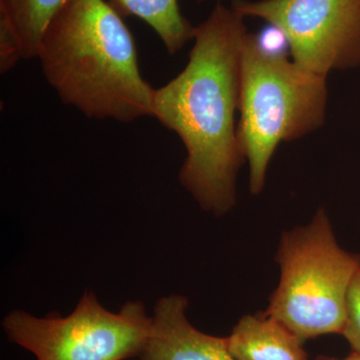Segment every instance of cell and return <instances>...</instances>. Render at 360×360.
<instances>
[{"instance_id": "6da1fadb", "label": "cell", "mask_w": 360, "mask_h": 360, "mask_svg": "<svg viewBox=\"0 0 360 360\" xmlns=\"http://www.w3.org/2000/svg\"><path fill=\"white\" fill-rule=\"evenodd\" d=\"M245 20L232 6L215 4L195 27L186 68L155 89L153 99V117L179 135L186 149L180 182L215 217L236 205V180L245 161L236 122L248 35Z\"/></svg>"}, {"instance_id": "7a4b0ae2", "label": "cell", "mask_w": 360, "mask_h": 360, "mask_svg": "<svg viewBox=\"0 0 360 360\" xmlns=\"http://www.w3.org/2000/svg\"><path fill=\"white\" fill-rule=\"evenodd\" d=\"M37 58L63 103L87 117L129 123L153 115L155 89L108 0H68L45 30Z\"/></svg>"}, {"instance_id": "3957f363", "label": "cell", "mask_w": 360, "mask_h": 360, "mask_svg": "<svg viewBox=\"0 0 360 360\" xmlns=\"http://www.w3.org/2000/svg\"><path fill=\"white\" fill-rule=\"evenodd\" d=\"M328 77L270 51L248 33L241 56L238 139L250 167V193L265 186L272 156L283 142L321 129L328 108Z\"/></svg>"}, {"instance_id": "277c9868", "label": "cell", "mask_w": 360, "mask_h": 360, "mask_svg": "<svg viewBox=\"0 0 360 360\" xmlns=\"http://www.w3.org/2000/svg\"><path fill=\"white\" fill-rule=\"evenodd\" d=\"M276 258L281 278L265 314L303 342L341 335L360 255L338 245L326 210L319 208L309 224L283 232Z\"/></svg>"}, {"instance_id": "5b68a950", "label": "cell", "mask_w": 360, "mask_h": 360, "mask_svg": "<svg viewBox=\"0 0 360 360\" xmlns=\"http://www.w3.org/2000/svg\"><path fill=\"white\" fill-rule=\"evenodd\" d=\"M2 326L8 340L37 360H124L141 355L151 317L141 302H127L115 314L86 292L68 316L35 317L15 310Z\"/></svg>"}, {"instance_id": "8992f818", "label": "cell", "mask_w": 360, "mask_h": 360, "mask_svg": "<svg viewBox=\"0 0 360 360\" xmlns=\"http://www.w3.org/2000/svg\"><path fill=\"white\" fill-rule=\"evenodd\" d=\"M232 7L266 21L310 72L328 77L360 65V0H233Z\"/></svg>"}, {"instance_id": "52a82bcc", "label": "cell", "mask_w": 360, "mask_h": 360, "mask_svg": "<svg viewBox=\"0 0 360 360\" xmlns=\"http://www.w3.org/2000/svg\"><path fill=\"white\" fill-rule=\"evenodd\" d=\"M187 298L172 295L156 303L141 360H236L226 338L201 333L186 317Z\"/></svg>"}, {"instance_id": "ba28073f", "label": "cell", "mask_w": 360, "mask_h": 360, "mask_svg": "<svg viewBox=\"0 0 360 360\" xmlns=\"http://www.w3.org/2000/svg\"><path fill=\"white\" fill-rule=\"evenodd\" d=\"M226 340L236 360H309L303 341L265 312L241 317Z\"/></svg>"}, {"instance_id": "9c48e42d", "label": "cell", "mask_w": 360, "mask_h": 360, "mask_svg": "<svg viewBox=\"0 0 360 360\" xmlns=\"http://www.w3.org/2000/svg\"><path fill=\"white\" fill-rule=\"evenodd\" d=\"M68 0H0V25L20 44L23 59L37 58L45 30Z\"/></svg>"}, {"instance_id": "30bf717a", "label": "cell", "mask_w": 360, "mask_h": 360, "mask_svg": "<svg viewBox=\"0 0 360 360\" xmlns=\"http://www.w3.org/2000/svg\"><path fill=\"white\" fill-rule=\"evenodd\" d=\"M122 16L148 23L168 53L175 54L193 39L195 27L180 11L179 0H108Z\"/></svg>"}, {"instance_id": "8fae6325", "label": "cell", "mask_w": 360, "mask_h": 360, "mask_svg": "<svg viewBox=\"0 0 360 360\" xmlns=\"http://www.w3.org/2000/svg\"><path fill=\"white\" fill-rule=\"evenodd\" d=\"M341 335L349 343L352 352L360 354V267L348 290L347 321Z\"/></svg>"}, {"instance_id": "7c38bea8", "label": "cell", "mask_w": 360, "mask_h": 360, "mask_svg": "<svg viewBox=\"0 0 360 360\" xmlns=\"http://www.w3.org/2000/svg\"><path fill=\"white\" fill-rule=\"evenodd\" d=\"M20 44L6 26L0 25V72H8L21 60Z\"/></svg>"}, {"instance_id": "4fadbf2b", "label": "cell", "mask_w": 360, "mask_h": 360, "mask_svg": "<svg viewBox=\"0 0 360 360\" xmlns=\"http://www.w3.org/2000/svg\"><path fill=\"white\" fill-rule=\"evenodd\" d=\"M316 360H360V354L359 352H352V354L348 355V356L345 357L343 359H328V357H321V359Z\"/></svg>"}, {"instance_id": "5bb4252c", "label": "cell", "mask_w": 360, "mask_h": 360, "mask_svg": "<svg viewBox=\"0 0 360 360\" xmlns=\"http://www.w3.org/2000/svg\"><path fill=\"white\" fill-rule=\"evenodd\" d=\"M195 1L200 2V4H202V2H210V1H214L217 2V4H219V2L224 1V0H195Z\"/></svg>"}]
</instances>
